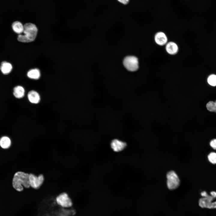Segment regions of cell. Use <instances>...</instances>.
Returning a JSON list of instances; mask_svg holds the SVG:
<instances>
[{
	"label": "cell",
	"instance_id": "obj_1",
	"mask_svg": "<svg viewBox=\"0 0 216 216\" xmlns=\"http://www.w3.org/2000/svg\"><path fill=\"white\" fill-rule=\"evenodd\" d=\"M12 185L15 190L19 192L23 190V187L29 188L30 187L29 174L22 171L16 172L12 178Z\"/></svg>",
	"mask_w": 216,
	"mask_h": 216
},
{
	"label": "cell",
	"instance_id": "obj_2",
	"mask_svg": "<svg viewBox=\"0 0 216 216\" xmlns=\"http://www.w3.org/2000/svg\"><path fill=\"white\" fill-rule=\"evenodd\" d=\"M38 32V28L34 24L28 23L24 25L23 33L24 34H19L17 39L22 42H29L35 39Z\"/></svg>",
	"mask_w": 216,
	"mask_h": 216
},
{
	"label": "cell",
	"instance_id": "obj_3",
	"mask_svg": "<svg viewBox=\"0 0 216 216\" xmlns=\"http://www.w3.org/2000/svg\"><path fill=\"white\" fill-rule=\"evenodd\" d=\"M122 65L124 68L130 72L137 71L139 68V62L138 58L133 55L125 56L122 61Z\"/></svg>",
	"mask_w": 216,
	"mask_h": 216
},
{
	"label": "cell",
	"instance_id": "obj_4",
	"mask_svg": "<svg viewBox=\"0 0 216 216\" xmlns=\"http://www.w3.org/2000/svg\"><path fill=\"white\" fill-rule=\"evenodd\" d=\"M166 184L170 190H174L177 188L180 184V179L176 173L174 171L168 172L166 175Z\"/></svg>",
	"mask_w": 216,
	"mask_h": 216
},
{
	"label": "cell",
	"instance_id": "obj_5",
	"mask_svg": "<svg viewBox=\"0 0 216 216\" xmlns=\"http://www.w3.org/2000/svg\"><path fill=\"white\" fill-rule=\"evenodd\" d=\"M30 186L34 189L39 188L43 184L44 180V176L40 174L37 176L32 173L29 174Z\"/></svg>",
	"mask_w": 216,
	"mask_h": 216
},
{
	"label": "cell",
	"instance_id": "obj_6",
	"mask_svg": "<svg viewBox=\"0 0 216 216\" xmlns=\"http://www.w3.org/2000/svg\"><path fill=\"white\" fill-rule=\"evenodd\" d=\"M56 200L58 205L63 207H69L72 205L71 199L66 193H62L58 195L56 198Z\"/></svg>",
	"mask_w": 216,
	"mask_h": 216
},
{
	"label": "cell",
	"instance_id": "obj_7",
	"mask_svg": "<svg viewBox=\"0 0 216 216\" xmlns=\"http://www.w3.org/2000/svg\"><path fill=\"white\" fill-rule=\"evenodd\" d=\"M126 146L125 142L116 139L113 140L111 143V148L114 151L116 152L122 150Z\"/></svg>",
	"mask_w": 216,
	"mask_h": 216
},
{
	"label": "cell",
	"instance_id": "obj_8",
	"mask_svg": "<svg viewBox=\"0 0 216 216\" xmlns=\"http://www.w3.org/2000/svg\"><path fill=\"white\" fill-rule=\"evenodd\" d=\"M156 43L160 46H163L167 43V38L163 32H160L156 33L154 37Z\"/></svg>",
	"mask_w": 216,
	"mask_h": 216
},
{
	"label": "cell",
	"instance_id": "obj_9",
	"mask_svg": "<svg viewBox=\"0 0 216 216\" xmlns=\"http://www.w3.org/2000/svg\"><path fill=\"white\" fill-rule=\"evenodd\" d=\"M166 45V50L168 54L174 55L177 53L178 48L176 43L173 42H167Z\"/></svg>",
	"mask_w": 216,
	"mask_h": 216
},
{
	"label": "cell",
	"instance_id": "obj_10",
	"mask_svg": "<svg viewBox=\"0 0 216 216\" xmlns=\"http://www.w3.org/2000/svg\"><path fill=\"white\" fill-rule=\"evenodd\" d=\"M27 97L29 101L32 104H38L40 100V98L39 93L34 90L29 92Z\"/></svg>",
	"mask_w": 216,
	"mask_h": 216
},
{
	"label": "cell",
	"instance_id": "obj_11",
	"mask_svg": "<svg viewBox=\"0 0 216 216\" xmlns=\"http://www.w3.org/2000/svg\"><path fill=\"white\" fill-rule=\"evenodd\" d=\"M0 69L3 74H7L12 70V66L10 63L5 61L3 62L1 64Z\"/></svg>",
	"mask_w": 216,
	"mask_h": 216
},
{
	"label": "cell",
	"instance_id": "obj_12",
	"mask_svg": "<svg viewBox=\"0 0 216 216\" xmlns=\"http://www.w3.org/2000/svg\"><path fill=\"white\" fill-rule=\"evenodd\" d=\"M11 140L7 136H3L0 139V146L4 149L9 148L11 145Z\"/></svg>",
	"mask_w": 216,
	"mask_h": 216
},
{
	"label": "cell",
	"instance_id": "obj_13",
	"mask_svg": "<svg viewBox=\"0 0 216 216\" xmlns=\"http://www.w3.org/2000/svg\"><path fill=\"white\" fill-rule=\"evenodd\" d=\"M25 90L23 87L21 86H17L14 89L13 94L16 98H21L24 97Z\"/></svg>",
	"mask_w": 216,
	"mask_h": 216
},
{
	"label": "cell",
	"instance_id": "obj_14",
	"mask_svg": "<svg viewBox=\"0 0 216 216\" xmlns=\"http://www.w3.org/2000/svg\"><path fill=\"white\" fill-rule=\"evenodd\" d=\"M12 27L13 31L16 33L21 34L23 33L24 26L19 21H16L12 24Z\"/></svg>",
	"mask_w": 216,
	"mask_h": 216
},
{
	"label": "cell",
	"instance_id": "obj_15",
	"mask_svg": "<svg viewBox=\"0 0 216 216\" xmlns=\"http://www.w3.org/2000/svg\"><path fill=\"white\" fill-rule=\"evenodd\" d=\"M27 75L30 79L37 80L40 77V74L39 69L35 68L30 70L28 72Z\"/></svg>",
	"mask_w": 216,
	"mask_h": 216
},
{
	"label": "cell",
	"instance_id": "obj_16",
	"mask_svg": "<svg viewBox=\"0 0 216 216\" xmlns=\"http://www.w3.org/2000/svg\"><path fill=\"white\" fill-rule=\"evenodd\" d=\"M207 110L210 112H216V101L215 102L209 101L206 104Z\"/></svg>",
	"mask_w": 216,
	"mask_h": 216
},
{
	"label": "cell",
	"instance_id": "obj_17",
	"mask_svg": "<svg viewBox=\"0 0 216 216\" xmlns=\"http://www.w3.org/2000/svg\"><path fill=\"white\" fill-rule=\"evenodd\" d=\"M208 82L212 86H216V75L213 74L210 76L208 79Z\"/></svg>",
	"mask_w": 216,
	"mask_h": 216
},
{
	"label": "cell",
	"instance_id": "obj_18",
	"mask_svg": "<svg viewBox=\"0 0 216 216\" xmlns=\"http://www.w3.org/2000/svg\"><path fill=\"white\" fill-rule=\"evenodd\" d=\"M209 161L212 163L216 164V153L211 152L208 156Z\"/></svg>",
	"mask_w": 216,
	"mask_h": 216
},
{
	"label": "cell",
	"instance_id": "obj_19",
	"mask_svg": "<svg viewBox=\"0 0 216 216\" xmlns=\"http://www.w3.org/2000/svg\"><path fill=\"white\" fill-rule=\"evenodd\" d=\"M211 146L213 148L216 149V139L212 140L210 143Z\"/></svg>",
	"mask_w": 216,
	"mask_h": 216
},
{
	"label": "cell",
	"instance_id": "obj_20",
	"mask_svg": "<svg viewBox=\"0 0 216 216\" xmlns=\"http://www.w3.org/2000/svg\"><path fill=\"white\" fill-rule=\"evenodd\" d=\"M118 1L124 4H127L129 0H118Z\"/></svg>",
	"mask_w": 216,
	"mask_h": 216
},
{
	"label": "cell",
	"instance_id": "obj_21",
	"mask_svg": "<svg viewBox=\"0 0 216 216\" xmlns=\"http://www.w3.org/2000/svg\"><path fill=\"white\" fill-rule=\"evenodd\" d=\"M211 194L212 195V197H216V192H212L211 193Z\"/></svg>",
	"mask_w": 216,
	"mask_h": 216
}]
</instances>
